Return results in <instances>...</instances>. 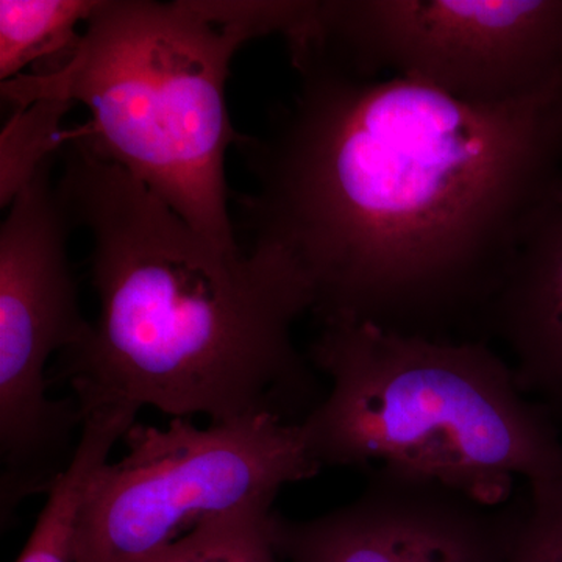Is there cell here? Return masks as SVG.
Returning <instances> with one entry per match:
<instances>
[{
    "label": "cell",
    "instance_id": "cell-1",
    "mask_svg": "<svg viewBox=\"0 0 562 562\" xmlns=\"http://www.w3.org/2000/svg\"><path fill=\"white\" fill-rule=\"evenodd\" d=\"M295 72L290 105L238 143L251 241L301 269L322 325L479 339L562 162V87L479 106L401 77Z\"/></svg>",
    "mask_w": 562,
    "mask_h": 562
},
{
    "label": "cell",
    "instance_id": "cell-2",
    "mask_svg": "<svg viewBox=\"0 0 562 562\" xmlns=\"http://www.w3.org/2000/svg\"><path fill=\"white\" fill-rule=\"evenodd\" d=\"M57 191L91 239L99 319L66 351L79 406H144L210 424H301L324 398L292 339L313 294L284 251L222 249L120 166L69 144Z\"/></svg>",
    "mask_w": 562,
    "mask_h": 562
},
{
    "label": "cell",
    "instance_id": "cell-3",
    "mask_svg": "<svg viewBox=\"0 0 562 562\" xmlns=\"http://www.w3.org/2000/svg\"><path fill=\"white\" fill-rule=\"evenodd\" d=\"M306 0H102L79 46L47 76L2 81L13 110L43 99L81 103L90 121L69 131L120 166L222 249L236 244L225 155L233 128L227 88L244 44L286 36Z\"/></svg>",
    "mask_w": 562,
    "mask_h": 562
},
{
    "label": "cell",
    "instance_id": "cell-4",
    "mask_svg": "<svg viewBox=\"0 0 562 562\" xmlns=\"http://www.w3.org/2000/svg\"><path fill=\"white\" fill-rule=\"evenodd\" d=\"M310 362L330 391L299 424L324 468H392L484 505L562 480L558 422L483 339H436L372 324L322 325Z\"/></svg>",
    "mask_w": 562,
    "mask_h": 562
},
{
    "label": "cell",
    "instance_id": "cell-5",
    "mask_svg": "<svg viewBox=\"0 0 562 562\" xmlns=\"http://www.w3.org/2000/svg\"><path fill=\"white\" fill-rule=\"evenodd\" d=\"M292 68L401 77L479 106L562 87V0H310Z\"/></svg>",
    "mask_w": 562,
    "mask_h": 562
},
{
    "label": "cell",
    "instance_id": "cell-6",
    "mask_svg": "<svg viewBox=\"0 0 562 562\" xmlns=\"http://www.w3.org/2000/svg\"><path fill=\"white\" fill-rule=\"evenodd\" d=\"M124 441L92 480L74 562H138L214 517L273 509L283 487L322 471L299 424L269 414L206 428L136 422Z\"/></svg>",
    "mask_w": 562,
    "mask_h": 562
},
{
    "label": "cell",
    "instance_id": "cell-7",
    "mask_svg": "<svg viewBox=\"0 0 562 562\" xmlns=\"http://www.w3.org/2000/svg\"><path fill=\"white\" fill-rule=\"evenodd\" d=\"M72 227L50 181V162L16 195L0 227V519L47 494L68 468L81 431L76 397L55 401L46 366L87 341L70 271Z\"/></svg>",
    "mask_w": 562,
    "mask_h": 562
},
{
    "label": "cell",
    "instance_id": "cell-8",
    "mask_svg": "<svg viewBox=\"0 0 562 562\" xmlns=\"http://www.w3.org/2000/svg\"><path fill=\"white\" fill-rule=\"evenodd\" d=\"M353 501L306 520L273 513L284 562H506L527 497L484 505L432 480L368 469Z\"/></svg>",
    "mask_w": 562,
    "mask_h": 562
},
{
    "label": "cell",
    "instance_id": "cell-9",
    "mask_svg": "<svg viewBox=\"0 0 562 562\" xmlns=\"http://www.w3.org/2000/svg\"><path fill=\"white\" fill-rule=\"evenodd\" d=\"M479 339L502 344L524 394L562 419V162L520 228Z\"/></svg>",
    "mask_w": 562,
    "mask_h": 562
},
{
    "label": "cell",
    "instance_id": "cell-10",
    "mask_svg": "<svg viewBox=\"0 0 562 562\" xmlns=\"http://www.w3.org/2000/svg\"><path fill=\"white\" fill-rule=\"evenodd\" d=\"M102 0H0V80L47 76L79 46Z\"/></svg>",
    "mask_w": 562,
    "mask_h": 562
},
{
    "label": "cell",
    "instance_id": "cell-11",
    "mask_svg": "<svg viewBox=\"0 0 562 562\" xmlns=\"http://www.w3.org/2000/svg\"><path fill=\"white\" fill-rule=\"evenodd\" d=\"M74 103L43 99L13 110L0 135V203L9 209L16 195L69 144L63 117Z\"/></svg>",
    "mask_w": 562,
    "mask_h": 562
},
{
    "label": "cell",
    "instance_id": "cell-12",
    "mask_svg": "<svg viewBox=\"0 0 562 562\" xmlns=\"http://www.w3.org/2000/svg\"><path fill=\"white\" fill-rule=\"evenodd\" d=\"M273 513L247 508L214 517L138 562H281L272 538Z\"/></svg>",
    "mask_w": 562,
    "mask_h": 562
},
{
    "label": "cell",
    "instance_id": "cell-13",
    "mask_svg": "<svg viewBox=\"0 0 562 562\" xmlns=\"http://www.w3.org/2000/svg\"><path fill=\"white\" fill-rule=\"evenodd\" d=\"M506 562H562V480L528 486Z\"/></svg>",
    "mask_w": 562,
    "mask_h": 562
}]
</instances>
